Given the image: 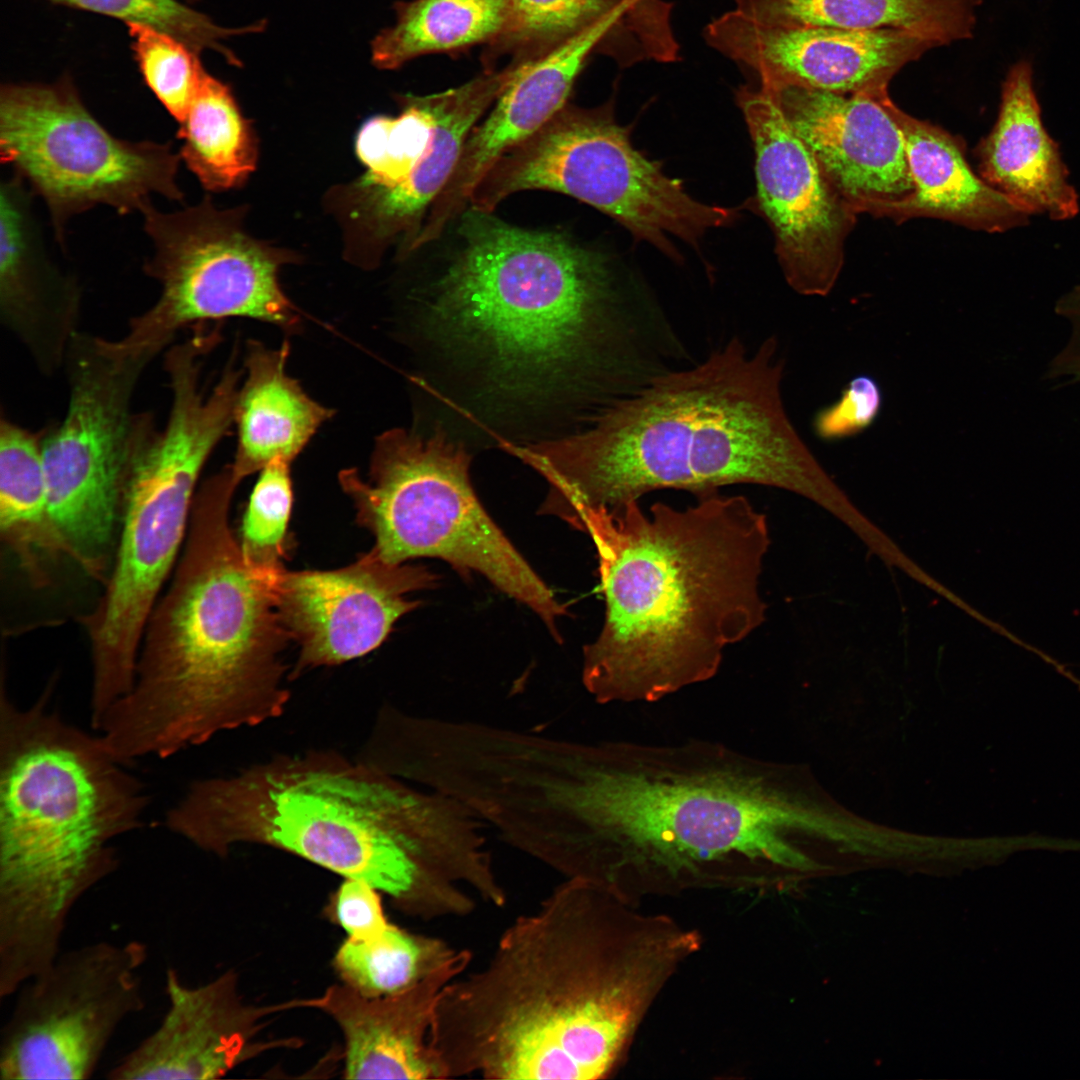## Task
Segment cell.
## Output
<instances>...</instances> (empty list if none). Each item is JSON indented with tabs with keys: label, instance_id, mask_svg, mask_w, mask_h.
<instances>
[{
	"label": "cell",
	"instance_id": "1",
	"mask_svg": "<svg viewBox=\"0 0 1080 1080\" xmlns=\"http://www.w3.org/2000/svg\"><path fill=\"white\" fill-rule=\"evenodd\" d=\"M459 234L457 256L409 295L402 320L441 424L501 449L557 438L678 359L668 321L628 306L599 254L471 207Z\"/></svg>",
	"mask_w": 1080,
	"mask_h": 1080
},
{
	"label": "cell",
	"instance_id": "2",
	"mask_svg": "<svg viewBox=\"0 0 1080 1080\" xmlns=\"http://www.w3.org/2000/svg\"><path fill=\"white\" fill-rule=\"evenodd\" d=\"M628 894L565 879L442 990L430 1043L448 1078L608 1077L701 936Z\"/></svg>",
	"mask_w": 1080,
	"mask_h": 1080
},
{
	"label": "cell",
	"instance_id": "3",
	"mask_svg": "<svg viewBox=\"0 0 1080 1080\" xmlns=\"http://www.w3.org/2000/svg\"><path fill=\"white\" fill-rule=\"evenodd\" d=\"M774 762L720 742L560 738L535 793L544 864L565 879H753L801 870L804 810Z\"/></svg>",
	"mask_w": 1080,
	"mask_h": 1080
},
{
	"label": "cell",
	"instance_id": "4",
	"mask_svg": "<svg viewBox=\"0 0 1080 1080\" xmlns=\"http://www.w3.org/2000/svg\"><path fill=\"white\" fill-rule=\"evenodd\" d=\"M168 829L225 856L243 843L302 857L364 881L407 913L432 920L475 909L499 878L486 824L459 799L335 751L279 755L193 782L166 814Z\"/></svg>",
	"mask_w": 1080,
	"mask_h": 1080
},
{
	"label": "cell",
	"instance_id": "5",
	"mask_svg": "<svg viewBox=\"0 0 1080 1080\" xmlns=\"http://www.w3.org/2000/svg\"><path fill=\"white\" fill-rule=\"evenodd\" d=\"M774 337L754 351L738 339L691 368L672 369L577 432L510 454L549 490L540 513L575 527L658 489L699 497L731 484L786 489L835 504L841 491L790 422Z\"/></svg>",
	"mask_w": 1080,
	"mask_h": 1080
},
{
	"label": "cell",
	"instance_id": "6",
	"mask_svg": "<svg viewBox=\"0 0 1080 1080\" xmlns=\"http://www.w3.org/2000/svg\"><path fill=\"white\" fill-rule=\"evenodd\" d=\"M574 528L593 541L605 600L583 649L582 682L597 703H651L708 681L765 619L769 529L744 496L649 512L636 500L587 510Z\"/></svg>",
	"mask_w": 1080,
	"mask_h": 1080
},
{
	"label": "cell",
	"instance_id": "7",
	"mask_svg": "<svg viewBox=\"0 0 1080 1080\" xmlns=\"http://www.w3.org/2000/svg\"><path fill=\"white\" fill-rule=\"evenodd\" d=\"M230 470L196 492L184 552L145 627L132 689L98 730L124 765L166 758L217 734L280 717L291 641L272 582L244 561L229 524Z\"/></svg>",
	"mask_w": 1080,
	"mask_h": 1080
},
{
	"label": "cell",
	"instance_id": "8",
	"mask_svg": "<svg viewBox=\"0 0 1080 1080\" xmlns=\"http://www.w3.org/2000/svg\"><path fill=\"white\" fill-rule=\"evenodd\" d=\"M0 697V992L12 995L61 952L82 897L114 872L112 841L142 823L144 785L49 708Z\"/></svg>",
	"mask_w": 1080,
	"mask_h": 1080
},
{
	"label": "cell",
	"instance_id": "9",
	"mask_svg": "<svg viewBox=\"0 0 1080 1080\" xmlns=\"http://www.w3.org/2000/svg\"><path fill=\"white\" fill-rule=\"evenodd\" d=\"M470 461L468 447L439 426L426 432L397 428L376 439L367 477L350 468L338 479L383 560L433 557L464 576L479 573L528 606L560 640L556 625L566 606L483 508L470 481Z\"/></svg>",
	"mask_w": 1080,
	"mask_h": 1080
},
{
	"label": "cell",
	"instance_id": "10",
	"mask_svg": "<svg viewBox=\"0 0 1080 1080\" xmlns=\"http://www.w3.org/2000/svg\"><path fill=\"white\" fill-rule=\"evenodd\" d=\"M232 423L226 399L180 384L165 425L154 426L136 450L113 568L96 607L81 617L100 692L123 693L134 683L143 633L187 535L198 479Z\"/></svg>",
	"mask_w": 1080,
	"mask_h": 1080
},
{
	"label": "cell",
	"instance_id": "11",
	"mask_svg": "<svg viewBox=\"0 0 1080 1080\" xmlns=\"http://www.w3.org/2000/svg\"><path fill=\"white\" fill-rule=\"evenodd\" d=\"M156 356L77 331L67 348L69 398L63 420L42 436L51 521L65 556L107 579L130 467L154 425L133 395Z\"/></svg>",
	"mask_w": 1080,
	"mask_h": 1080
},
{
	"label": "cell",
	"instance_id": "12",
	"mask_svg": "<svg viewBox=\"0 0 1080 1080\" xmlns=\"http://www.w3.org/2000/svg\"><path fill=\"white\" fill-rule=\"evenodd\" d=\"M570 195L611 216L638 240L669 256L668 235L696 245L709 229L730 224L736 210L701 203L657 161L636 150L607 106L565 105L532 135L501 155L475 187L470 207L492 212L519 191Z\"/></svg>",
	"mask_w": 1080,
	"mask_h": 1080
},
{
	"label": "cell",
	"instance_id": "13",
	"mask_svg": "<svg viewBox=\"0 0 1080 1080\" xmlns=\"http://www.w3.org/2000/svg\"><path fill=\"white\" fill-rule=\"evenodd\" d=\"M0 156L44 201L61 246L68 220L97 205L124 215L140 213L154 195L185 199L172 144L113 135L69 75L52 84L1 86Z\"/></svg>",
	"mask_w": 1080,
	"mask_h": 1080
},
{
	"label": "cell",
	"instance_id": "14",
	"mask_svg": "<svg viewBox=\"0 0 1080 1080\" xmlns=\"http://www.w3.org/2000/svg\"><path fill=\"white\" fill-rule=\"evenodd\" d=\"M242 207L220 209L205 196L173 212L152 203L140 214L153 254L145 273L157 300L133 318L119 344L158 355L183 328L207 320L246 317L296 329L300 316L279 283L280 268L297 256L252 237Z\"/></svg>",
	"mask_w": 1080,
	"mask_h": 1080
},
{
	"label": "cell",
	"instance_id": "15",
	"mask_svg": "<svg viewBox=\"0 0 1080 1080\" xmlns=\"http://www.w3.org/2000/svg\"><path fill=\"white\" fill-rule=\"evenodd\" d=\"M147 956L138 940L61 950L15 993L0 1031V1078H90L121 1024L144 1009Z\"/></svg>",
	"mask_w": 1080,
	"mask_h": 1080
},
{
	"label": "cell",
	"instance_id": "16",
	"mask_svg": "<svg viewBox=\"0 0 1080 1080\" xmlns=\"http://www.w3.org/2000/svg\"><path fill=\"white\" fill-rule=\"evenodd\" d=\"M736 99L755 150L758 202L785 279L802 295L826 296L858 215L764 89L741 87Z\"/></svg>",
	"mask_w": 1080,
	"mask_h": 1080
},
{
	"label": "cell",
	"instance_id": "17",
	"mask_svg": "<svg viewBox=\"0 0 1080 1080\" xmlns=\"http://www.w3.org/2000/svg\"><path fill=\"white\" fill-rule=\"evenodd\" d=\"M438 580L424 566L389 563L372 549L336 570L284 569L272 592L281 623L299 646L292 676L373 651L420 605L408 594L434 588Z\"/></svg>",
	"mask_w": 1080,
	"mask_h": 1080
},
{
	"label": "cell",
	"instance_id": "18",
	"mask_svg": "<svg viewBox=\"0 0 1080 1080\" xmlns=\"http://www.w3.org/2000/svg\"><path fill=\"white\" fill-rule=\"evenodd\" d=\"M707 42L749 68L758 83L791 84L836 93L887 91L892 78L934 43L893 30L784 25L738 9L705 29Z\"/></svg>",
	"mask_w": 1080,
	"mask_h": 1080
},
{
	"label": "cell",
	"instance_id": "19",
	"mask_svg": "<svg viewBox=\"0 0 1080 1080\" xmlns=\"http://www.w3.org/2000/svg\"><path fill=\"white\" fill-rule=\"evenodd\" d=\"M519 66L423 96L433 117L432 135L422 159L404 183L372 190L351 181L327 192L325 207L342 231L347 261L365 269L376 267L398 242V254L406 257L431 204L453 173L473 125L514 79Z\"/></svg>",
	"mask_w": 1080,
	"mask_h": 1080
},
{
	"label": "cell",
	"instance_id": "20",
	"mask_svg": "<svg viewBox=\"0 0 1080 1080\" xmlns=\"http://www.w3.org/2000/svg\"><path fill=\"white\" fill-rule=\"evenodd\" d=\"M831 185L859 215H875L914 190L889 92L836 93L763 84Z\"/></svg>",
	"mask_w": 1080,
	"mask_h": 1080
},
{
	"label": "cell",
	"instance_id": "21",
	"mask_svg": "<svg viewBox=\"0 0 1080 1080\" xmlns=\"http://www.w3.org/2000/svg\"><path fill=\"white\" fill-rule=\"evenodd\" d=\"M614 20L596 23L542 56L521 62L489 117L471 130L447 183L431 204L420 231L423 242L437 239L463 212L494 162L547 123L565 105L588 55L604 39L617 36Z\"/></svg>",
	"mask_w": 1080,
	"mask_h": 1080
},
{
	"label": "cell",
	"instance_id": "22",
	"mask_svg": "<svg viewBox=\"0 0 1080 1080\" xmlns=\"http://www.w3.org/2000/svg\"><path fill=\"white\" fill-rule=\"evenodd\" d=\"M35 196L16 174L0 183L2 321L47 371L65 360L76 330L80 289L48 254Z\"/></svg>",
	"mask_w": 1080,
	"mask_h": 1080
},
{
	"label": "cell",
	"instance_id": "23",
	"mask_svg": "<svg viewBox=\"0 0 1080 1080\" xmlns=\"http://www.w3.org/2000/svg\"><path fill=\"white\" fill-rule=\"evenodd\" d=\"M472 952L461 954L412 987L369 997L347 985L330 988L316 1005L332 1016L345 1041L349 1079H447L430 1044L443 988L463 974Z\"/></svg>",
	"mask_w": 1080,
	"mask_h": 1080
},
{
	"label": "cell",
	"instance_id": "24",
	"mask_svg": "<svg viewBox=\"0 0 1080 1080\" xmlns=\"http://www.w3.org/2000/svg\"><path fill=\"white\" fill-rule=\"evenodd\" d=\"M165 992L159 1025L109 1070V1079H215L245 1056L252 1015L237 997L232 973L190 986L170 968Z\"/></svg>",
	"mask_w": 1080,
	"mask_h": 1080
},
{
	"label": "cell",
	"instance_id": "25",
	"mask_svg": "<svg viewBox=\"0 0 1080 1080\" xmlns=\"http://www.w3.org/2000/svg\"><path fill=\"white\" fill-rule=\"evenodd\" d=\"M975 155L981 178L1027 215L1061 221L1078 213L1067 166L1042 122L1028 61L1007 73L996 123Z\"/></svg>",
	"mask_w": 1080,
	"mask_h": 1080
},
{
	"label": "cell",
	"instance_id": "26",
	"mask_svg": "<svg viewBox=\"0 0 1080 1080\" xmlns=\"http://www.w3.org/2000/svg\"><path fill=\"white\" fill-rule=\"evenodd\" d=\"M892 112L904 139L914 190L874 216L897 223L917 217L937 218L988 233L1028 223L1029 215L972 170L958 138L907 114L896 104Z\"/></svg>",
	"mask_w": 1080,
	"mask_h": 1080
},
{
	"label": "cell",
	"instance_id": "27",
	"mask_svg": "<svg viewBox=\"0 0 1080 1080\" xmlns=\"http://www.w3.org/2000/svg\"><path fill=\"white\" fill-rule=\"evenodd\" d=\"M290 348L248 344L247 375L234 411L235 457L229 465L235 480L261 471L276 459L291 462L334 411L312 398L286 371Z\"/></svg>",
	"mask_w": 1080,
	"mask_h": 1080
},
{
	"label": "cell",
	"instance_id": "28",
	"mask_svg": "<svg viewBox=\"0 0 1080 1080\" xmlns=\"http://www.w3.org/2000/svg\"><path fill=\"white\" fill-rule=\"evenodd\" d=\"M981 0H738L762 21L849 30L893 29L937 47L973 36Z\"/></svg>",
	"mask_w": 1080,
	"mask_h": 1080
},
{
	"label": "cell",
	"instance_id": "29",
	"mask_svg": "<svg viewBox=\"0 0 1080 1080\" xmlns=\"http://www.w3.org/2000/svg\"><path fill=\"white\" fill-rule=\"evenodd\" d=\"M41 440L39 434L1 417V538L39 586L48 581V561L65 555L49 513Z\"/></svg>",
	"mask_w": 1080,
	"mask_h": 1080
},
{
	"label": "cell",
	"instance_id": "30",
	"mask_svg": "<svg viewBox=\"0 0 1080 1080\" xmlns=\"http://www.w3.org/2000/svg\"><path fill=\"white\" fill-rule=\"evenodd\" d=\"M179 155L200 184L222 192L245 183L255 170L258 145L231 88L205 72L195 97L178 123Z\"/></svg>",
	"mask_w": 1080,
	"mask_h": 1080
},
{
	"label": "cell",
	"instance_id": "31",
	"mask_svg": "<svg viewBox=\"0 0 1080 1080\" xmlns=\"http://www.w3.org/2000/svg\"><path fill=\"white\" fill-rule=\"evenodd\" d=\"M397 19L371 43L372 63L392 70L429 53L455 51L502 33L507 0H413L395 6Z\"/></svg>",
	"mask_w": 1080,
	"mask_h": 1080
},
{
	"label": "cell",
	"instance_id": "32",
	"mask_svg": "<svg viewBox=\"0 0 1080 1080\" xmlns=\"http://www.w3.org/2000/svg\"><path fill=\"white\" fill-rule=\"evenodd\" d=\"M505 27L496 39L509 47L549 48L604 20L618 21L644 59L668 60L677 43L641 17L629 0H507Z\"/></svg>",
	"mask_w": 1080,
	"mask_h": 1080
},
{
	"label": "cell",
	"instance_id": "33",
	"mask_svg": "<svg viewBox=\"0 0 1080 1080\" xmlns=\"http://www.w3.org/2000/svg\"><path fill=\"white\" fill-rule=\"evenodd\" d=\"M463 949L393 924L367 940L347 938L335 956L344 984L369 997L404 991L456 959Z\"/></svg>",
	"mask_w": 1080,
	"mask_h": 1080
},
{
	"label": "cell",
	"instance_id": "34",
	"mask_svg": "<svg viewBox=\"0 0 1080 1080\" xmlns=\"http://www.w3.org/2000/svg\"><path fill=\"white\" fill-rule=\"evenodd\" d=\"M399 103L398 116L373 117L357 134L356 153L367 168L353 180L360 187L387 190L404 183L429 145L433 117L423 96H400Z\"/></svg>",
	"mask_w": 1080,
	"mask_h": 1080
},
{
	"label": "cell",
	"instance_id": "35",
	"mask_svg": "<svg viewBox=\"0 0 1080 1080\" xmlns=\"http://www.w3.org/2000/svg\"><path fill=\"white\" fill-rule=\"evenodd\" d=\"M290 465L276 459L259 471L242 522L239 545L244 561L267 579L285 569L283 558L293 503Z\"/></svg>",
	"mask_w": 1080,
	"mask_h": 1080
},
{
	"label": "cell",
	"instance_id": "36",
	"mask_svg": "<svg viewBox=\"0 0 1080 1080\" xmlns=\"http://www.w3.org/2000/svg\"><path fill=\"white\" fill-rule=\"evenodd\" d=\"M73 9L85 10L122 20L128 24H144L165 31L200 53L213 50L234 66H240L237 56L222 41L235 35L263 31L261 21L242 28H226L215 24L207 15L187 4V0H47Z\"/></svg>",
	"mask_w": 1080,
	"mask_h": 1080
},
{
	"label": "cell",
	"instance_id": "37",
	"mask_svg": "<svg viewBox=\"0 0 1080 1080\" xmlns=\"http://www.w3.org/2000/svg\"><path fill=\"white\" fill-rule=\"evenodd\" d=\"M127 27L145 84L179 123L206 72L199 53L175 36L152 26L128 24Z\"/></svg>",
	"mask_w": 1080,
	"mask_h": 1080
},
{
	"label": "cell",
	"instance_id": "38",
	"mask_svg": "<svg viewBox=\"0 0 1080 1080\" xmlns=\"http://www.w3.org/2000/svg\"><path fill=\"white\" fill-rule=\"evenodd\" d=\"M883 404L879 383L869 375L850 380L834 403L817 411L812 426L824 442L853 437L869 428L878 418Z\"/></svg>",
	"mask_w": 1080,
	"mask_h": 1080
},
{
	"label": "cell",
	"instance_id": "39",
	"mask_svg": "<svg viewBox=\"0 0 1080 1080\" xmlns=\"http://www.w3.org/2000/svg\"><path fill=\"white\" fill-rule=\"evenodd\" d=\"M379 891L370 884L345 879L334 902L337 922L348 938L367 940L383 933L391 924L383 911Z\"/></svg>",
	"mask_w": 1080,
	"mask_h": 1080
},
{
	"label": "cell",
	"instance_id": "40",
	"mask_svg": "<svg viewBox=\"0 0 1080 1080\" xmlns=\"http://www.w3.org/2000/svg\"><path fill=\"white\" fill-rule=\"evenodd\" d=\"M636 12L659 28L670 27V4L663 0H629Z\"/></svg>",
	"mask_w": 1080,
	"mask_h": 1080
}]
</instances>
